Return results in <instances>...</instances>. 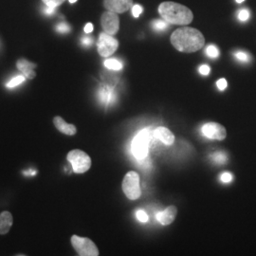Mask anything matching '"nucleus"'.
Wrapping results in <instances>:
<instances>
[{"mask_svg": "<svg viewBox=\"0 0 256 256\" xmlns=\"http://www.w3.org/2000/svg\"><path fill=\"white\" fill-rule=\"evenodd\" d=\"M201 131L202 134L210 140L223 141L227 136L225 127L218 123H208L204 124L201 128Z\"/></svg>", "mask_w": 256, "mask_h": 256, "instance_id": "9", "label": "nucleus"}, {"mask_svg": "<svg viewBox=\"0 0 256 256\" xmlns=\"http://www.w3.org/2000/svg\"><path fill=\"white\" fill-rule=\"evenodd\" d=\"M16 67L22 72V74L28 80H32L36 76V72L34 71V68L37 67V65L28 61L25 58H20L17 60Z\"/></svg>", "mask_w": 256, "mask_h": 256, "instance_id": "12", "label": "nucleus"}, {"mask_svg": "<svg viewBox=\"0 0 256 256\" xmlns=\"http://www.w3.org/2000/svg\"><path fill=\"white\" fill-rule=\"evenodd\" d=\"M217 85H218V89H219V90H221V91L225 90V89L227 88L228 85L226 79H224V78H221V79H219L218 82H217Z\"/></svg>", "mask_w": 256, "mask_h": 256, "instance_id": "29", "label": "nucleus"}, {"mask_svg": "<svg viewBox=\"0 0 256 256\" xmlns=\"http://www.w3.org/2000/svg\"><path fill=\"white\" fill-rule=\"evenodd\" d=\"M13 218L9 212H2L0 214V235H7L12 226Z\"/></svg>", "mask_w": 256, "mask_h": 256, "instance_id": "16", "label": "nucleus"}, {"mask_svg": "<svg viewBox=\"0 0 256 256\" xmlns=\"http://www.w3.org/2000/svg\"><path fill=\"white\" fill-rule=\"evenodd\" d=\"M151 141V134L149 129H143L133 139L131 143V152L133 156L139 160L143 161L147 158L149 151V143Z\"/></svg>", "mask_w": 256, "mask_h": 256, "instance_id": "3", "label": "nucleus"}, {"mask_svg": "<svg viewBox=\"0 0 256 256\" xmlns=\"http://www.w3.org/2000/svg\"><path fill=\"white\" fill-rule=\"evenodd\" d=\"M93 43V38L92 37H83L82 38V44L85 47H90Z\"/></svg>", "mask_w": 256, "mask_h": 256, "instance_id": "31", "label": "nucleus"}, {"mask_svg": "<svg viewBox=\"0 0 256 256\" xmlns=\"http://www.w3.org/2000/svg\"><path fill=\"white\" fill-rule=\"evenodd\" d=\"M171 44L180 52L192 53L202 48L205 38L199 29L190 27L176 29L171 35Z\"/></svg>", "mask_w": 256, "mask_h": 256, "instance_id": "1", "label": "nucleus"}, {"mask_svg": "<svg viewBox=\"0 0 256 256\" xmlns=\"http://www.w3.org/2000/svg\"><path fill=\"white\" fill-rule=\"evenodd\" d=\"M101 25L104 32L114 35L120 28V19L116 12L106 10L101 16Z\"/></svg>", "mask_w": 256, "mask_h": 256, "instance_id": "8", "label": "nucleus"}, {"mask_svg": "<svg viewBox=\"0 0 256 256\" xmlns=\"http://www.w3.org/2000/svg\"><path fill=\"white\" fill-rule=\"evenodd\" d=\"M154 137L166 145H172L175 142L174 134L165 127H158L154 131Z\"/></svg>", "mask_w": 256, "mask_h": 256, "instance_id": "15", "label": "nucleus"}, {"mask_svg": "<svg viewBox=\"0 0 256 256\" xmlns=\"http://www.w3.org/2000/svg\"><path fill=\"white\" fill-rule=\"evenodd\" d=\"M119 42L113 35H110L106 32H102L98 39L97 49L99 54L102 57H108L112 55L118 49Z\"/></svg>", "mask_w": 256, "mask_h": 256, "instance_id": "7", "label": "nucleus"}, {"mask_svg": "<svg viewBox=\"0 0 256 256\" xmlns=\"http://www.w3.org/2000/svg\"><path fill=\"white\" fill-rule=\"evenodd\" d=\"M55 9H56V8H51V7H47V6H46L45 9H44V12H45L47 15H51V14L54 13Z\"/></svg>", "mask_w": 256, "mask_h": 256, "instance_id": "33", "label": "nucleus"}, {"mask_svg": "<svg viewBox=\"0 0 256 256\" xmlns=\"http://www.w3.org/2000/svg\"><path fill=\"white\" fill-rule=\"evenodd\" d=\"M123 193L126 198L130 200H136L142 195V191L140 187V176L137 172L130 171L128 172L123 180Z\"/></svg>", "mask_w": 256, "mask_h": 256, "instance_id": "5", "label": "nucleus"}, {"mask_svg": "<svg viewBox=\"0 0 256 256\" xmlns=\"http://www.w3.org/2000/svg\"><path fill=\"white\" fill-rule=\"evenodd\" d=\"M159 13L161 18L173 25H188L194 19L189 8L172 1L162 2L159 6Z\"/></svg>", "mask_w": 256, "mask_h": 256, "instance_id": "2", "label": "nucleus"}, {"mask_svg": "<svg viewBox=\"0 0 256 256\" xmlns=\"http://www.w3.org/2000/svg\"><path fill=\"white\" fill-rule=\"evenodd\" d=\"M236 1H237V3H239V4H240V3H242V2H244V1H245V0H236Z\"/></svg>", "mask_w": 256, "mask_h": 256, "instance_id": "35", "label": "nucleus"}, {"mask_svg": "<svg viewBox=\"0 0 256 256\" xmlns=\"http://www.w3.org/2000/svg\"><path fill=\"white\" fill-rule=\"evenodd\" d=\"M137 218L142 223H146L148 221V216H147V214L143 210H139L137 212Z\"/></svg>", "mask_w": 256, "mask_h": 256, "instance_id": "26", "label": "nucleus"}, {"mask_svg": "<svg viewBox=\"0 0 256 256\" xmlns=\"http://www.w3.org/2000/svg\"><path fill=\"white\" fill-rule=\"evenodd\" d=\"M251 16V12L248 9H240L237 13V18L241 22H246Z\"/></svg>", "mask_w": 256, "mask_h": 256, "instance_id": "23", "label": "nucleus"}, {"mask_svg": "<svg viewBox=\"0 0 256 256\" xmlns=\"http://www.w3.org/2000/svg\"><path fill=\"white\" fill-rule=\"evenodd\" d=\"M207 56L210 58H218L219 56V49L215 45H210L205 50Z\"/></svg>", "mask_w": 256, "mask_h": 256, "instance_id": "22", "label": "nucleus"}, {"mask_svg": "<svg viewBox=\"0 0 256 256\" xmlns=\"http://www.w3.org/2000/svg\"><path fill=\"white\" fill-rule=\"evenodd\" d=\"M25 78H26V77L23 75V74H22V75L16 76V77L12 78V79L9 81V83L7 84V86L9 87V88L14 87V86H17V85L22 84V83L25 81Z\"/></svg>", "mask_w": 256, "mask_h": 256, "instance_id": "21", "label": "nucleus"}, {"mask_svg": "<svg viewBox=\"0 0 256 256\" xmlns=\"http://www.w3.org/2000/svg\"><path fill=\"white\" fill-rule=\"evenodd\" d=\"M220 180L222 182H224V183H230L232 180H233V176H232V174L231 173H228V172H225V173H223L221 176H220Z\"/></svg>", "mask_w": 256, "mask_h": 256, "instance_id": "28", "label": "nucleus"}, {"mask_svg": "<svg viewBox=\"0 0 256 256\" xmlns=\"http://www.w3.org/2000/svg\"><path fill=\"white\" fill-rule=\"evenodd\" d=\"M210 66L208 65H202L199 66V71L201 75L207 76L210 73Z\"/></svg>", "mask_w": 256, "mask_h": 256, "instance_id": "30", "label": "nucleus"}, {"mask_svg": "<svg viewBox=\"0 0 256 256\" xmlns=\"http://www.w3.org/2000/svg\"><path fill=\"white\" fill-rule=\"evenodd\" d=\"M104 66L110 70H115V71H119L123 68V64L122 62H120L118 59L115 58H110L104 61Z\"/></svg>", "mask_w": 256, "mask_h": 256, "instance_id": "17", "label": "nucleus"}, {"mask_svg": "<svg viewBox=\"0 0 256 256\" xmlns=\"http://www.w3.org/2000/svg\"><path fill=\"white\" fill-rule=\"evenodd\" d=\"M53 123H54V126L56 127L57 130L65 135L73 136L77 133V128H76L75 125L66 123L63 120V118H61L60 116H56L53 118Z\"/></svg>", "mask_w": 256, "mask_h": 256, "instance_id": "14", "label": "nucleus"}, {"mask_svg": "<svg viewBox=\"0 0 256 256\" xmlns=\"http://www.w3.org/2000/svg\"><path fill=\"white\" fill-rule=\"evenodd\" d=\"M42 1L45 4V6L51 7V8H57L58 6H60L65 2V0H42Z\"/></svg>", "mask_w": 256, "mask_h": 256, "instance_id": "24", "label": "nucleus"}, {"mask_svg": "<svg viewBox=\"0 0 256 256\" xmlns=\"http://www.w3.org/2000/svg\"><path fill=\"white\" fill-rule=\"evenodd\" d=\"M104 7L116 13H123L132 9L133 0H104Z\"/></svg>", "mask_w": 256, "mask_h": 256, "instance_id": "11", "label": "nucleus"}, {"mask_svg": "<svg viewBox=\"0 0 256 256\" xmlns=\"http://www.w3.org/2000/svg\"><path fill=\"white\" fill-rule=\"evenodd\" d=\"M98 97L100 103L104 104V106H109L113 104L117 99V95L113 85L109 84L101 85L98 91Z\"/></svg>", "mask_w": 256, "mask_h": 256, "instance_id": "10", "label": "nucleus"}, {"mask_svg": "<svg viewBox=\"0 0 256 256\" xmlns=\"http://www.w3.org/2000/svg\"><path fill=\"white\" fill-rule=\"evenodd\" d=\"M68 1H69V3H70V4H74V3L77 2V0H68Z\"/></svg>", "mask_w": 256, "mask_h": 256, "instance_id": "34", "label": "nucleus"}, {"mask_svg": "<svg viewBox=\"0 0 256 256\" xmlns=\"http://www.w3.org/2000/svg\"><path fill=\"white\" fill-rule=\"evenodd\" d=\"M66 160L71 164L76 174H84L91 167V159L85 152L75 149L68 152Z\"/></svg>", "mask_w": 256, "mask_h": 256, "instance_id": "4", "label": "nucleus"}, {"mask_svg": "<svg viewBox=\"0 0 256 256\" xmlns=\"http://www.w3.org/2000/svg\"><path fill=\"white\" fill-rule=\"evenodd\" d=\"M56 30L60 33H67L70 31V27L68 24H66L65 22H62L57 25Z\"/></svg>", "mask_w": 256, "mask_h": 256, "instance_id": "25", "label": "nucleus"}, {"mask_svg": "<svg viewBox=\"0 0 256 256\" xmlns=\"http://www.w3.org/2000/svg\"><path fill=\"white\" fill-rule=\"evenodd\" d=\"M71 245L75 250L78 256H98L100 255L99 250L94 242L87 237H80L78 236L71 237Z\"/></svg>", "mask_w": 256, "mask_h": 256, "instance_id": "6", "label": "nucleus"}, {"mask_svg": "<svg viewBox=\"0 0 256 256\" xmlns=\"http://www.w3.org/2000/svg\"><path fill=\"white\" fill-rule=\"evenodd\" d=\"M235 56L237 58L238 61L240 62H243V63H249L251 60H252V57L247 53L245 51H242V50H238L236 53H235Z\"/></svg>", "mask_w": 256, "mask_h": 256, "instance_id": "20", "label": "nucleus"}, {"mask_svg": "<svg viewBox=\"0 0 256 256\" xmlns=\"http://www.w3.org/2000/svg\"><path fill=\"white\" fill-rule=\"evenodd\" d=\"M152 28L157 31H163L169 28V23L163 19H155L152 21Z\"/></svg>", "mask_w": 256, "mask_h": 256, "instance_id": "18", "label": "nucleus"}, {"mask_svg": "<svg viewBox=\"0 0 256 256\" xmlns=\"http://www.w3.org/2000/svg\"><path fill=\"white\" fill-rule=\"evenodd\" d=\"M93 28H94V27H93L92 23H87L85 26L84 30H85V33H91L93 31Z\"/></svg>", "mask_w": 256, "mask_h": 256, "instance_id": "32", "label": "nucleus"}, {"mask_svg": "<svg viewBox=\"0 0 256 256\" xmlns=\"http://www.w3.org/2000/svg\"><path fill=\"white\" fill-rule=\"evenodd\" d=\"M178 210L175 206H169L165 209L164 211L158 213L157 215V220L161 223V225H170L172 222L176 219Z\"/></svg>", "mask_w": 256, "mask_h": 256, "instance_id": "13", "label": "nucleus"}, {"mask_svg": "<svg viewBox=\"0 0 256 256\" xmlns=\"http://www.w3.org/2000/svg\"><path fill=\"white\" fill-rule=\"evenodd\" d=\"M211 159L215 163L225 164V163H227L228 156L223 152H218V153H215V154L211 155Z\"/></svg>", "mask_w": 256, "mask_h": 256, "instance_id": "19", "label": "nucleus"}, {"mask_svg": "<svg viewBox=\"0 0 256 256\" xmlns=\"http://www.w3.org/2000/svg\"><path fill=\"white\" fill-rule=\"evenodd\" d=\"M142 6L141 5H133L132 7V14L134 17H136V18H138L140 15H141V13L142 12Z\"/></svg>", "mask_w": 256, "mask_h": 256, "instance_id": "27", "label": "nucleus"}]
</instances>
